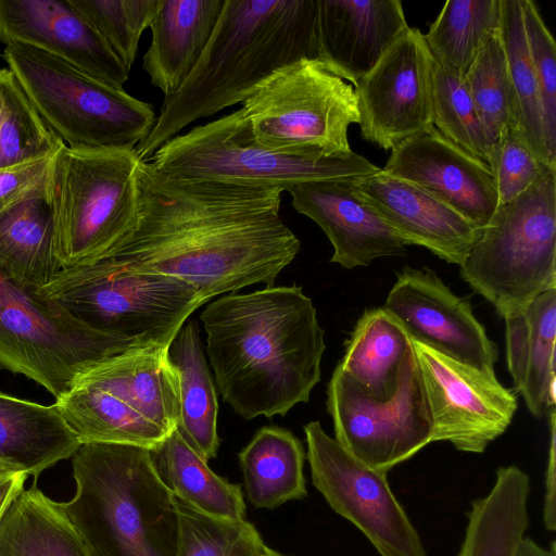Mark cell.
<instances>
[{
  "label": "cell",
  "mask_w": 556,
  "mask_h": 556,
  "mask_svg": "<svg viewBox=\"0 0 556 556\" xmlns=\"http://www.w3.org/2000/svg\"><path fill=\"white\" fill-rule=\"evenodd\" d=\"M528 48L535 73L548 161L556 168V45L538 7L521 0Z\"/></svg>",
  "instance_id": "obj_41"
},
{
  "label": "cell",
  "mask_w": 556,
  "mask_h": 556,
  "mask_svg": "<svg viewBox=\"0 0 556 556\" xmlns=\"http://www.w3.org/2000/svg\"><path fill=\"white\" fill-rule=\"evenodd\" d=\"M303 59L318 61L317 0H225L199 62L164 99L137 156L149 160L187 125L242 103L274 73Z\"/></svg>",
  "instance_id": "obj_3"
},
{
  "label": "cell",
  "mask_w": 556,
  "mask_h": 556,
  "mask_svg": "<svg viewBox=\"0 0 556 556\" xmlns=\"http://www.w3.org/2000/svg\"><path fill=\"white\" fill-rule=\"evenodd\" d=\"M409 338L448 357L495 374L498 349L465 298L454 294L430 268L404 267L384 305Z\"/></svg>",
  "instance_id": "obj_16"
},
{
  "label": "cell",
  "mask_w": 556,
  "mask_h": 556,
  "mask_svg": "<svg viewBox=\"0 0 556 556\" xmlns=\"http://www.w3.org/2000/svg\"><path fill=\"white\" fill-rule=\"evenodd\" d=\"M500 26L501 0H447L424 38L435 63L464 79Z\"/></svg>",
  "instance_id": "obj_34"
},
{
  "label": "cell",
  "mask_w": 556,
  "mask_h": 556,
  "mask_svg": "<svg viewBox=\"0 0 556 556\" xmlns=\"http://www.w3.org/2000/svg\"><path fill=\"white\" fill-rule=\"evenodd\" d=\"M137 345L143 344L90 328L0 268V367L37 382L55 400L92 366Z\"/></svg>",
  "instance_id": "obj_10"
},
{
  "label": "cell",
  "mask_w": 556,
  "mask_h": 556,
  "mask_svg": "<svg viewBox=\"0 0 556 556\" xmlns=\"http://www.w3.org/2000/svg\"><path fill=\"white\" fill-rule=\"evenodd\" d=\"M72 467L75 493L64 504L89 556H177L173 493L149 448L81 443Z\"/></svg>",
  "instance_id": "obj_4"
},
{
  "label": "cell",
  "mask_w": 556,
  "mask_h": 556,
  "mask_svg": "<svg viewBox=\"0 0 556 556\" xmlns=\"http://www.w3.org/2000/svg\"><path fill=\"white\" fill-rule=\"evenodd\" d=\"M137 222L104 258L191 285L201 304L245 287L274 286L300 251L280 217L282 190L180 179L149 160L137 167Z\"/></svg>",
  "instance_id": "obj_1"
},
{
  "label": "cell",
  "mask_w": 556,
  "mask_h": 556,
  "mask_svg": "<svg viewBox=\"0 0 556 556\" xmlns=\"http://www.w3.org/2000/svg\"><path fill=\"white\" fill-rule=\"evenodd\" d=\"M128 402L167 432L179 418V382L168 346L137 345L102 361Z\"/></svg>",
  "instance_id": "obj_33"
},
{
  "label": "cell",
  "mask_w": 556,
  "mask_h": 556,
  "mask_svg": "<svg viewBox=\"0 0 556 556\" xmlns=\"http://www.w3.org/2000/svg\"><path fill=\"white\" fill-rule=\"evenodd\" d=\"M115 56L130 72L142 33L160 0H70Z\"/></svg>",
  "instance_id": "obj_40"
},
{
  "label": "cell",
  "mask_w": 556,
  "mask_h": 556,
  "mask_svg": "<svg viewBox=\"0 0 556 556\" xmlns=\"http://www.w3.org/2000/svg\"><path fill=\"white\" fill-rule=\"evenodd\" d=\"M435 61L419 28L408 27L354 86L362 137L388 151L433 126Z\"/></svg>",
  "instance_id": "obj_15"
},
{
  "label": "cell",
  "mask_w": 556,
  "mask_h": 556,
  "mask_svg": "<svg viewBox=\"0 0 556 556\" xmlns=\"http://www.w3.org/2000/svg\"><path fill=\"white\" fill-rule=\"evenodd\" d=\"M241 109L256 141L285 154L350 153L349 128L359 122L354 87L308 59L274 73Z\"/></svg>",
  "instance_id": "obj_11"
},
{
  "label": "cell",
  "mask_w": 556,
  "mask_h": 556,
  "mask_svg": "<svg viewBox=\"0 0 556 556\" xmlns=\"http://www.w3.org/2000/svg\"><path fill=\"white\" fill-rule=\"evenodd\" d=\"M432 425L431 442L482 453L517 409L515 393L488 374L412 340Z\"/></svg>",
  "instance_id": "obj_14"
},
{
  "label": "cell",
  "mask_w": 556,
  "mask_h": 556,
  "mask_svg": "<svg viewBox=\"0 0 556 556\" xmlns=\"http://www.w3.org/2000/svg\"><path fill=\"white\" fill-rule=\"evenodd\" d=\"M381 169L425 189L481 229L500 205L490 167L435 127L396 146Z\"/></svg>",
  "instance_id": "obj_17"
},
{
  "label": "cell",
  "mask_w": 556,
  "mask_h": 556,
  "mask_svg": "<svg viewBox=\"0 0 556 556\" xmlns=\"http://www.w3.org/2000/svg\"><path fill=\"white\" fill-rule=\"evenodd\" d=\"M412 341L403 326L383 307L363 313L338 366L368 395L392 396L399 386Z\"/></svg>",
  "instance_id": "obj_29"
},
{
  "label": "cell",
  "mask_w": 556,
  "mask_h": 556,
  "mask_svg": "<svg viewBox=\"0 0 556 556\" xmlns=\"http://www.w3.org/2000/svg\"><path fill=\"white\" fill-rule=\"evenodd\" d=\"M28 476L22 467L0 458V520L11 503L25 489Z\"/></svg>",
  "instance_id": "obj_45"
},
{
  "label": "cell",
  "mask_w": 556,
  "mask_h": 556,
  "mask_svg": "<svg viewBox=\"0 0 556 556\" xmlns=\"http://www.w3.org/2000/svg\"><path fill=\"white\" fill-rule=\"evenodd\" d=\"M262 556H286V555L278 553L277 551H274L268 547L267 551Z\"/></svg>",
  "instance_id": "obj_47"
},
{
  "label": "cell",
  "mask_w": 556,
  "mask_h": 556,
  "mask_svg": "<svg viewBox=\"0 0 556 556\" xmlns=\"http://www.w3.org/2000/svg\"><path fill=\"white\" fill-rule=\"evenodd\" d=\"M304 434L312 482L338 515L353 523L380 556H427L387 473L352 456L319 421L306 424Z\"/></svg>",
  "instance_id": "obj_13"
},
{
  "label": "cell",
  "mask_w": 556,
  "mask_h": 556,
  "mask_svg": "<svg viewBox=\"0 0 556 556\" xmlns=\"http://www.w3.org/2000/svg\"><path fill=\"white\" fill-rule=\"evenodd\" d=\"M408 27L399 0H317L318 62L356 86Z\"/></svg>",
  "instance_id": "obj_21"
},
{
  "label": "cell",
  "mask_w": 556,
  "mask_h": 556,
  "mask_svg": "<svg viewBox=\"0 0 556 556\" xmlns=\"http://www.w3.org/2000/svg\"><path fill=\"white\" fill-rule=\"evenodd\" d=\"M2 58L48 127L72 149H135L153 128L150 103L34 47L5 46Z\"/></svg>",
  "instance_id": "obj_6"
},
{
  "label": "cell",
  "mask_w": 556,
  "mask_h": 556,
  "mask_svg": "<svg viewBox=\"0 0 556 556\" xmlns=\"http://www.w3.org/2000/svg\"><path fill=\"white\" fill-rule=\"evenodd\" d=\"M149 162L175 178L282 191L306 181L359 177L380 170L353 151L334 156L274 152L256 141L242 109L172 138Z\"/></svg>",
  "instance_id": "obj_9"
},
{
  "label": "cell",
  "mask_w": 556,
  "mask_h": 556,
  "mask_svg": "<svg viewBox=\"0 0 556 556\" xmlns=\"http://www.w3.org/2000/svg\"><path fill=\"white\" fill-rule=\"evenodd\" d=\"M549 447L545 472L543 521L548 531L556 528V418L555 407L549 410Z\"/></svg>",
  "instance_id": "obj_44"
},
{
  "label": "cell",
  "mask_w": 556,
  "mask_h": 556,
  "mask_svg": "<svg viewBox=\"0 0 556 556\" xmlns=\"http://www.w3.org/2000/svg\"><path fill=\"white\" fill-rule=\"evenodd\" d=\"M503 318L514 387L530 413L543 417L556 402V289L544 291Z\"/></svg>",
  "instance_id": "obj_23"
},
{
  "label": "cell",
  "mask_w": 556,
  "mask_h": 556,
  "mask_svg": "<svg viewBox=\"0 0 556 556\" xmlns=\"http://www.w3.org/2000/svg\"><path fill=\"white\" fill-rule=\"evenodd\" d=\"M46 180L0 207V268L35 289L48 285L61 269L54 254Z\"/></svg>",
  "instance_id": "obj_24"
},
{
  "label": "cell",
  "mask_w": 556,
  "mask_h": 556,
  "mask_svg": "<svg viewBox=\"0 0 556 556\" xmlns=\"http://www.w3.org/2000/svg\"><path fill=\"white\" fill-rule=\"evenodd\" d=\"M516 556H556L555 542L549 548H544L532 539L525 536L518 546Z\"/></svg>",
  "instance_id": "obj_46"
},
{
  "label": "cell",
  "mask_w": 556,
  "mask_h": 556,
  "mask_svg": "<svg viewBox=\"0 0 556 556\" xmlns=\"http://www.w3.org/2000/svg\"><path fill=\"white\" fill-rule=\"evenodd\" d=\"M352 178L290 187L292 206L314 220L333 248L331 263L352 269L387 256H404L406 244L355 192Z\"/></svg>",
  "instance_id": "obj_20"
},
{
  "label": "cell",
  "mask_w": 556,
  "mask_h": 556,
  "mask_svg": "<svg viewBox=\"0 0 556 556\" xmlns=\"http://www.w3.org/2000/svg\"><path fill=\"white\" fill-rule=\"evenodd\" d=\"M200 318L216 384L235 413L271 418L309 401L326 344L302 287L232 292L211 302Z\"/></svg>",
  "instance_id": "obj_2"
},
{
  "label": "cell",
  "mask_w": 556,
  "mask_h": 556,
  "mask_svg": "<svg viewBox=\"0 0 556 556\" xmlns=\"http://www.w3.org/2000/svg\"><path fill=\"white\" fill-rule=\"evenodd\" d=\"M179 382L177 431L205 462L216 457L218 403L197 321L187 320L168 346Z\"/></svg>",
  "instance_id": "obj_28"
},
{
  "label": "cell",
  "mask_w": 556,
  "mask_h": 556,
  "mask_svg": "<svg viewBox=\"0 0 556 556\" xmlns=\"http://www.w3.org/2000/svg\"><path fill=\"white\" fill-rule=\"evenodd\" d=\"M38 290L90 328L143 345L169 346L202 305L188 282L130 270L110 258L61 268Z\"/></svg>",
  "instance_id": "obj_7"
},
{
  "label": "cell",
  "mask_w": 556,
  "mask_h": 556,
  "mask_svg": "<svg viewBox=\"0 0 556 556\" xmlns=\"http://www.w3.org/2000/svg\"><path fill=\"white\" fill-rule=\"evenodd\" d=\"M179 522L177 556H262L268 548L247 520L205 514L173 494Z\"/></svg>",
  "instance_id": "obj_38"
},
{
  "label": "cell",
  "mask_w": 556,
  "mask_h": 556,
  "mask_svg": "<svg viewBox=\"0 0 556 556\" xmlns=\"http://www.w3.org/2000/svg\"><path fill=\"white\" fill-rule=\"evenodd\" d=\"M64 143L9 68H0V168L54 154Z\"/></svg>",
  "instance_id": "obj_37"
},
{
  "label": "cell",
  "mask_w": 556,
  "mask_h": 556,
  "mask_svg": "<svg viewBox=\"0 0 556 556\" xmlns=\"http://www.w3.org/2000/svg\"><path fill=\"white\" fill-rule=\"evenodd\" d=\"M54 406L80 443H116L152 448L170 432L111 391L81 375Z\"/></svg>",
  "instance_id": "obj_27"
},
{
  "label": "cell",
  "mask_w": 556,
  "mask_h": 556,
  "mask_svg": "<svg viewBox=\"0 0 556 556\" xmlns=\"http://www.w3.org/2000/svg\"><path fill=\"white\" fill-rule=\"evenodd\" d=\"M249 502L274 509L307 495L302 442L277 426L260 428L238 455Z\"/></svg>",
  "instance_id": "obj_30"
},
{
  "label": "cell",
  "mask_w": 556,
  "mask_h": 556,
  "mask_svg": "<svg viewBox=\"0 0 556 556\" xmlns=\"http://www.w3.org/2000/svg\"><path fill=\"white\" fill-rule=\"evenodd\" d=\"M433 126L491 169L496 143L482 124L463 79L438 64L433 77Z\"/></svg>",
  "instance_id": "obj_39"
},
{
  "label": "cell",
  "mask_w": 556,
  "mask_h": 556,
  "mask_svg": "<svg viewBox=\"0 0 556 556\" xmlns=\"http://www.w3.org/2000/svg\"><path fill=\"white\" fill-rule=\"evenodd\" d=\"M327 410L336 441L383 473L431 443V418L413 346L395 393L386 400L368 395L337 366L327 387Z\"/></svg>",
  "instance_id": "obj_12"
},
{
  "label": "cell",
  "mask_w": 556,
  "mask_h": 556,
  "mask_svg": "<svg viewBox=\"0 0 556 556\" xmlns=\"http://www.w3.org/2000/svg\"><path fill=\"white\" fill-rule=\"evenodd\" d=\"M135 149L61 146L47 173L54 254L61 268L106 257L135 227L138 213Z\"/></svg>",
  "instance_id": "obj_5"
},
{
  "label": "cell",
  "mask_w": 556,
  "mask_h": 556,
  "mask_svg": "<svg viewBox=\"0 0 556 556\" xmlns=\"http://www.w3.org/2000/svg\"><path fill=\"white\" fill-rule=\"evenodd\" d=\"M463 81L495 143L507 128L520 136L519 106L500 31L485 43Z\"/></svg>",
  "instance_id": "obj_36"
},
{
  "label": "cell",
  "mask_w": 556,
  "mask_h": 556,
  "mask_svg": "<svg viewBox=\"0 0 556 556\" xmlns=\"http://www.w3.org/2000/svg\"><path fill=\"white\" fill-rule=\"evenodd\" d=\"M150 455L161 480L175 496L211 516L247 520L240 485L215 473L177 429L150 448Z\"/></svg>",
  "instance_id": "obj_32"
},
{
  "label": "cell",
  "mask_w": 556,
  "mask_h": 556,
  "mask_svg": "<svg viewBox=\"0 0 556 556\" xmlns=\"http://www.w3.org/2000/svg\"><path fill=\"white\" fill-rule=\"evenodd\" d=\"M52 156L53 154L0 168V207L43 181Z\"/></svg>",
  "instance_id": "obj_43"
},
{
  "label": "cell",
  "mask_w": 556,
  "mask_h": 556,
  "mask_svg": "<svg viewBox=\"0 0 556 556\" xmlns=\"http://www.w3.org/2000/svg\"><path fill=\"white\" fill-rule=\"evenodd\" d=\"M80 444L54 404L42 405L0 391V458L37 480L46 469L72 457Z\"/></svg>",
  "instance_id": "obj_25"
},
{
  "label": "cell",
  "mask_w": 556,
  "mask_h": 556,
  "mask_svg": "<svg viewBox=\"0 0 556 556\" xmlns=\"http://www.w3.org/2000/svg\"><path fill=\"white\" fill-rule=\"evenodd\" d=\"M0 556H89L64 503L24 489L0 520Z\"/></svg>",
  "instance_id": "obj_31"
},
{
  "label": "cell",
  "mask_w": 556,
  "mask_h": 556,
  "mask_svg": "<svg viewBox=\"0 0 556 556\" xmlns=\"http://www.w3.org/2000/svg\"><path fill=\"white\" fill-rule=\"evenodd\" d=\"M356 194L406 245H420L451 264L462 265L483 229L425 189L381 168L353 177Z\"/></svg>",
  "instance_id": "obj_19"
},
{
  "label": "cell",
  "mask_w": 556,
  "mask_h": 556,
  "mask_svg": "<svg viewBox=\"0 0 556 556\" xmlns=\"http://www.w3.org/2000/svg\"><path fill=\"white\" fill-rule=\"evenodd\" d=\"M549 166L541 163L519 134L507 128L500 137L491 170L496 182L498 204L511 202L534 185Z\"/></svg>",
  "instance_id": "obj_42"
},
{
  "label": "cell",
  "mask_w": 556,
  "mask_h": 556,
  "mask_svg": "<svg viewBox=\"0 0 556 556\" xmlns=\"http://www.w3.org/2000/svg\"><path fill=\"white\" fill-rule=\"evenodd\" d=\"M459 267L502 317L556 289V169L498 205Z\"/></svg>",
  "instance_id": "obj_8"
},
{
  "label": "cell",
  "mask_w": 556,
  "mask_h": 556,
  "mask_svg": "<svg viewBox=\"0 0 556 556\" xmlns=\"http://www.w3.org/2000/svg\"><path fill=\"white\" fill-rule=\"evenodd\" d=\"M0 40L42 50L113 88L129 77L70 0H0Z\"/></svg>",
  "instance_id": "obj_18"
},
{
  "label": "cell",
  "mask_w": 556,
  "mask_h": 556,
  "mask_svg": "<svg viewBox=\"0 0 556 556\" xmlns=\"http://www.w3.org/2000/svg\"><path fill=\"white\" fill-rule=\"evenodd\" d=\"M500 33L519 106L520 138L541 163L555 168L549 164L545 146L540 93L526 37L521 0H501Z\"/></svg>",
  "instance_id": "obj_35"
},
{
  "label": "cell",
  "mask_w": 556,
  "mask_h": 556,
  "mask_svg": "<svg viewBox=\"0 0 556 556\" xmlns=\"http://www.w3.org/2000/svg\"><path fill=\"white\" fill-rule=\"evenodd\" d=\"M225 0H160L142 68L165 98L193 71L217 25Z\"/></svg>",
  "instance_id": "obj_22"
},
{
  "label": "cell",
  "mask_w": 556,
  "mask_h": 556,
  "mask_svg": "<svg viewBox=\"0 0 556 556\" xmlns=\"http://www.w3.org/2000/svg\"><path fill=\"white\" fill-rule=\"evenodd\" d=\"M530 490L526 471L500 467L489 493L471 503L456 556H516L529 527Z\"/></svg>",
  "instance_id": "obj_26"
}]
</instances>
